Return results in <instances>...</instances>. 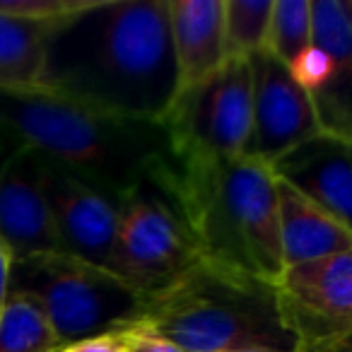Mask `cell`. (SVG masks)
<instances>
[{
    "mask_svg": "<svg viewBox=\"0 0 352 352\" xmlns=\"http://www.w3.org/2000/svg\"><path fill=\"white\" fill-rule=\"evenodd\" d=\"M44 89L162 121L176 99L166 0H89L46 44Z\"/></svg>",
    "mask_w": 352,
    "mask_h": 352,
    "instance_id": "cell-1",
    "label": "cell"
},
{
    "mask_svg": "<svg viewBox=\"0 0 352 352\" xmlns=\"http://www.w3.org/2000/svg\"><path fill=\"white\" fill-rule=\"evenodd\" d=\"M0 135L123 198L174 160L162 121L123 116L51 89H0Z\"/></svg>",
    "mask_w": 352,
    "mask_h": 352,
    "instance_id": "cell-2",
    "label": "cell"
},
{
    "mask_svg": "<svg viewBox=\"0 0 352 352\" xmlns=\"http://www.w3.org/2000/svg\"><path fill=\"white\" fill-rule=\"evenodd\" d=\"M203 258L278 285L285 270L275 176L263 162L174 160L157 174Z\"/></svg>",
    "mask_w": 352,
    "mask_h": 352,
    "instance_id": "cell-3",
    "label": "cell"
},
{
    "mask_svg": "<svg viewBox=\"0 0 352 352\" xmlns=\"http://www.w3.org/2000/svg\"><path fill=\"white\" fill-rule=\"evenodd\" d=\"M138 326L186 352H299L278 285L208 258L145 297Z\"/></svg>",
    "mask_w": 352,
    "mask_h": 352,
    "instance_id": "cell-4",
    "label": "cell"
},
{
    "mask_svg": "<svg viewBox=\"0 0 352 352\" xmlns=\"http://www.w3.org/2000/svg\"><path fill=\"white\" fill-rule=\"evenodd\" d=\"M8 292L39 302L60 350L135 326L145 307V297L116 273L65 251L12 261Z\"/></svg>",
    "mask_w": 352,
    "mask_h": 352,
    "instance_id": "cell-5",
    "label": "cell"
},
{
    "mask_svg": "<svg viewBox=\"0 0 352 352\" xmlns=\"http://www.w3.org/2000/svg\"><path fill=\"white\" fill-rule=\"evenodd\" d=\"M203 258L174 196L152 176L121 198L113 273L152 297Z\"/></svg>",
    "mask_w": 352,
    "mask_h": 352,
    "instance_id": "cell-6",
    "label": "cell"
},
{
    "mask_svg": "<svg viewBox=\"0 0 352 352\" xmlns=\"http://www.w3.org/2000/svg\"><path fill=\"white\" fill-rule=\"evenodd\" d=\"M162 123L179 160L230 162L244 157L251 135L249 58L227 60L215 75L176 94Z\"/></svg>",
    "mask_w": 352,
    "mask_h": 352,
    "instance_id": "cell-7",
    "label": "cell"
},
{
    "mask_svg": "<svg viewBox=\"0 0 352 352\" xmlns=\"http://www.w3.org/2000/svg\"><path fill=\"white\" fill-rule=\"evenodd\" d=\"M34 155L41 191L49 203L63 251L113 273L121 198L82 182L49 157L39 152Z\"/></svg>",
    "mask_w": 352,
    "mask_h": 352,
    "instance_id": "cell-8",
    "label": "cell"
},
{
    "mask_svg": "<svg viewBox=\"0 0 352 352\" xmlns=\"http://www.w3.org/2000/svg\"><path fill=\"white\" fill-rule=\"evenodd\" d=\"M311 51L297 70L321 133L352 140V0H311Z\"/></svg>",
    "mask_w": 352,
    "mask_h": 352,
    "instance_id": "cell-9",
    "label": "cell"
},
{
    "mask_svg": "<svg viewBox=\"0 0 352 352\" xmlns=\"http://www.w3.org/2000/svg\"><path fill=\"white\" fill-rule=\"evenodd\" d=\"M251 63V135L249 160L273 164L278 157L318 135L316 109L299 78L268 51H258Z\"/></svg>",
    "mask_w": 352,
    "mask_h": 352,
    "instance_id": "cell-10",
    "label": "cell"
},
{
    "mask_svg": "<svg viewBox=\"0 0 352 352\" xmlns=\"http://www.w3.org/2000/svg\"><path fill=\"white\" fill-rule=\"evenodd\" d=\"M278 292L299 338V352H311L331 340L352 314V249L285 265Z\"/></svg>",
    "mask_w": 352,
    "mask_h": 352,
    "instance_id": "cell-11",
    "label": "cell"
},
{
    "mask_svg": "<svg viewBox=\"0 0 352 352\" xmlns=\"http://www.w3.org/2000/svg\"><path fill=\"white\" fill-rule=\"evenodd\" d=\"M0 241L10 258L63 251L41 191L36 155L0 135Z\"/></svg>",
    "mask_w": 352,
    "mask_h": 352,
    "instance_id": "cell-12",
    "label": "cell"
},
{
    "mask_svg": "<svg viewBox=\"0 0 352 352\" xmlns=\"http://www.w3.org/2000/svg\"><path fill=\"white\" fill-rule=\"evenodd\" d=\"M268 166L352 232V140L318 133Z\"/></svg>",
    "mask_w": 352,
    "mask_h": 352,
    "instance_id": "cell-13",
    "label": "cell"
},
{
    "mask_svg": "<svg viewBox=\"0 0 352 352\" xmlns=\"http://www.w3.org/2000/svg\"><path fill=\"white\" fill-rule=\"evenodd\" d=\"M176 63V94L196 87L227 63L225 0H166Z\"/></svg>",
    "mask_w": 352,
    "mask_h": 352,
    "instance_id": "cell-14",
    "label": "cell"
},
{
    "mask_svg": "<svg viewBox=\"0 0 352 352\" xmlns=\"http://www.w3.org/2000/svg\"><path fill=\"white\" fill-rule=\"evenodd\" d=\"M275 191L285 265L307 263L352 249V232L331 212L280 179H275Z\"/></svg>",
    "mask_w": 352,
    "mask_h": 352,
    "instance_id": "cell-15",
    "label": "cell"
},
{
    "mask_svg": "<svg viewBox=\"0 0 352 352\" xmlns=\"http://www.w3.org/2000/svg\"><path fill=\"white\" fill-rule=\"evenodd\" d=\"M58 22L25 20L0 10V89L44 87L46 44Z\"/></svg>",
    "mask_w": 352,
    "mask_h": 352,
    "instance_id": "cell-16",
    "label": "cell"
},
{
    "mask_svg": "<svg viewBox=\"0 0 352 352\" xmlns=\"http://www.w3.org/2000/svg\"><path fill=\"white\" fill-rule=\"evenodd\" d=\"M0 352H63L39 302L8 292L0 314Z\"/></svg>",
    "mask_w": 352,
    "mask_h": 352,
    "instance_id": "cell-17",
    "label": "cell"
},
{
    "mask_svg": "<svg viewBox=\"0 0 352 352\" xmlns=\"http://www.w3.org/2000/svg\"><path fill=\"white\" fill-rule=\"evenodd\" d=\"M311 0H273L263 51L297 75L311 51Z\"/></svg>",
    "mask_w": 352,
    "mask_h": 352,
    "instance_id": "cell-18",
    "label": "cell"
},
{
    "mask_svg": "<svg viewBox=\"0 0 352 352\" xmlns=\"http://www.w3.org/2000/svg\"><path fill=\"white\" fill-rule=\"evenodd\" d=\"M273 0H225L227 60L251 58L263 51Z\"/></svg>",
    "mask_w": 352,
    "mask_h": 352,
    "instance_id": "cell-19",
    "label": "cell"
},
{
    "mask_svg": "<svg viewBox=\"0 0 352 352\" xmlns=\"http://www.w3.org/2000/svg\"><path fill=\"white\" fill-rule=\"evenodd\" d=\"M121 333H123V338H126L128 352H186L179 345H174L171 340H166V338L145 331V328L138 326V323Z\"/></svg>",
    "mask_w": 352,
    "mask_h": 352,
    "instance_id": "cell-20",
    "label": "cell"
},
{
    "mask_svg": "<svg viewBox=\"0 0 352 352\" xmlns=\"http://www.w3.org/2000/svg\"><path fill=\"white\" fill-rule=\"evenodd\" d=\"M63 352H128V345L123 333L118 331V333H107V336L92 338V340H85Z\"/></svg>",
    "mask_w": 352,
    "mask_h": 352,
    "instance_id": "cell-21",
    "label": "cell"
},
{
    "mask_svg": "<svg viewBox=\"0 0 352 352\" xmlns=\"http://www.w3.org/2000/svg\"><path fill=\"white\" fill-rule=\"evenodd\" d=\"M311 352H352V314L331 340L323 342V345H318V347H314Z\"/></svg>",
    "mask_w": 352,
    "mask_h": 352,
    "instance_id": "cell-22",
    "label": "cell"
},
{
    "mask_svg": "<svg viewBox=\"0 0 352 352\" xmlns=\"http://www.w3.org/2000/svg\"><path fill=\"white\" fill-rule=\"evenodd\" d=\"M10 251L6 249V244L0 241V314H3V304L8 297V278H10Z\"/></svg>",
    "mask_w": 352,
    "mask_h": 352,
    "instance_id": "cell-23",
    "label": "cell"
}]
</instances>
